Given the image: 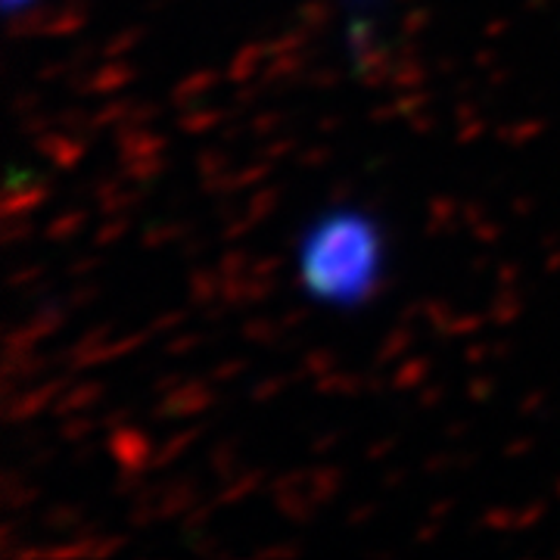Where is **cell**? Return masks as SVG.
<instances>
[{"instance_id": "obj_2", "label": "cell", "mask_w": 560, "mask_h": 560, "mask_svg": "<svg viewBox=\"0 0 560 560\" xmlns=\"http://www.w3.org/2000/svg\"><path fill=\"white\" fill-rule=\"evenodd\" d=\"M28 3H35V0H3L7 13H16V10H22V7H28Z\"/></svg>"}, {"instance_id": "obj_1", "label": "cell", "mask_w": 560, "mask_h": 560, "mask_svg": "<svg viewBox=\"0 0 560 560\" xmlns=\"http://www.w3.org/2000/svg\"><path fill=\"white\" fill-rule=\"evenodd\" d=\"M383 231L361 209H330L305 228L300 280L312 300L330 308H359L381 287Z\"/></svg>"}]
</instances>
